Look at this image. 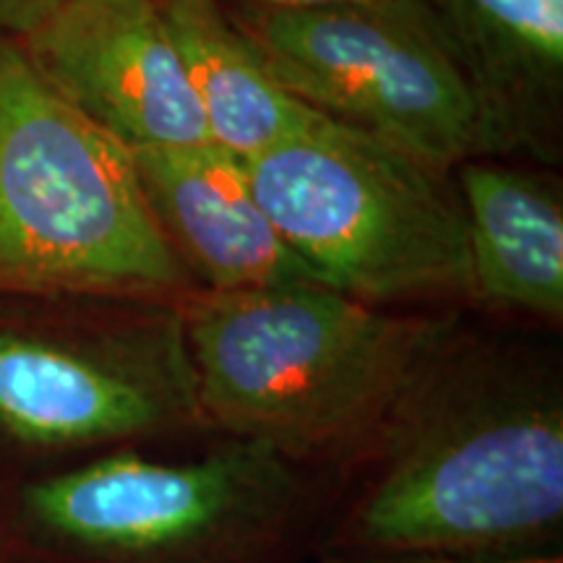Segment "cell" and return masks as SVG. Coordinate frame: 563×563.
<instances>
[{
    "mask_svg": "<svg viewBox=\"0 0 563 563\" xmlns=\"http://www.w3.org/2000/svg\"><path fill=\"white\" fill-rule=\"evenodd\" d=\"M180 327L201 420L285 462L344 452L386 426L452 332L319 282L196 292Z\"/></svg>",
    "mask_w": 563,
    "mask_h": 563,
    "instance_id": "6da1fadb",
    "label": "cell"
},
{
    "mask_svg": "<svg viewBox=\"0 0 563 563\" xmlns=\"http://www.w3.org/2000/svg\"><path fill=\"white\" fill-rule=\"evenodd\" d=\"M196 292L146 207L131 152L0 32V295L183 306Z\"/></svg>",
    "mask_w": 563,
    "mask_h": 563,
    "instance_id": "7a4b0ae2",
    "label": "cell"
},
{
    "mask_svg": "<svg viewBox=\"0 0 563 563\" xmlns=\"http://www.w3.org/2000/svg\"><path fill=\"white\" fill-rule=\"evenodd\" d=\"M405 420L350 514L365 555H534L563 519V412L551 394L439 386Z\"/></svg>",
    "mask_w": 563,
    "mask_h": 563,
    "instance_id": "3957f363",
    "label": "cell"
},
{
    "mask_svg": "<svg viewBox=\"0 0 563 563\" xmlns=\"http://www.w3.org/2000/svg\"><path fill=\"white\" fill-rule=\"evenodd\" d=\"M245 170L321 285L371 306L470 298L467 224L449 170L327 115Z\"/></svg>",
    "mask_w": 563,
    "mask_h": 563,
    "instance_id": "277c9868",
    "label": "cell"
},
{
    "mask_svg": "<svg viewBox=\"0 0 563 563\" xmlns=\"http://www.w3.org/2000/svg\"><path fill=\"white\" fill-rule=\"evenodd\" d=\"M222 9L274 79L321 115L449 173L481 159L473 95L428 0Z\"/></svg>",
    "mask_w": 563,
    "mask_h": 563,
    "instance_id": "5b68a950",
    "label": "cell"
},
{
    "mask_svg": "<svg viewBox=\"0 0 563 563\" xmlns=\"http://www.w3.org/2000/svg\"><path fill=\"white\" fill-rule=\"evenodd\" d=\"M290 498L287 462L256 443L194 462L112 454L45 477L24 493L42 530L131 561H183L249 540Z\"/></svg>",
    "mask_w": 563,
    "mask_h": 563,
    "instance_id": "8992f818",
    "label": "cell"
},
{
    "mask_svg": "<svg viewBox=\"0 0 563 563\" xmlns=\"http://www.w3.org/2000/svg\"><path fill=\"white\" fill-rule=\"evenodd\" d=\"M201 420L180 313L115 350L0 329V428L45 449L157 435Z\"/></svg>",
    "mask_w": 563,
    "mask_h": 563,
    "instance_id": "52a82bcc",
    "label": "cell"
},
{
    "mask_svg": "<svg viewBox=\"0 0 563 563\" xmlns=\"http://www.w3.org/2000/svg\"><path fill=\"white\" fill-rule=\"evenodd\" d=\"M16 40L42 81L129 152L209 141L157 0H66Z\"/></svg>",
    "mask_w": 563,
    "mask_h": 563,
    "instance_id": "ba28073f",
    "label": "cell"
},
{
    "mask_svg": "<svg viewBox=\"0 0 563 563\" xmlns=\"http://www.w3.org/2000/svg\"><path fill=\"white\" fill-rule=\"evenodd\" d=\"M131 157L162 238L199 292L319 282L266 217L235 154L207 141Z\"/></svg>",
    "mask_w": 563,
    "mask_h": 563,
    "instance_id": "9c48e42d",
    "label": "cell"
},
{
    "mask_svg": "<svg viewBox=\"0 0 563 563\" xmlns=\"http://www.w3.org/2000/svg\"><path fill=\"white\" fill-rule=\"evenodd\" d=\"M473 95L481 157L553 144L563 0H428Z\"/></svg>",
    "mask_w": 563,
    "mask_h": 563,
    "instance_id": "30bf717a",
    "label": "cell"
},
{
    "mask_svg": "<svg viewBox=\"0 0 563 563\" xmlns=\"http://www.w3.org/2000/svg\"><path fill=\"white\" fill-rule=\"evenodd\" d=\"M456 173L467 224L470 300L545 321L563 316V207L551 183L498 162Z\"/></svg>",
    "mask_w": 563,
    "mask_h": 563,
    "instance_id": "8fae6325",
    "label": "cell"
},
{
    "mask_svg": "<svg viewBox=\"0 0 563 563\" xmlns=\"http://www.w3.org/2000/svg\"><path fill=\"white\" fill-rule=\"evenodd\" d=\"M157 5L211 144L249 162L321 115L274 79L220 0H157Z\"/></svg>",
    "mask_w": 563,
    "mask_h": 563,
    "instance_id": "7c38bea8",
    "label": "cell"
},
{
    "mask_svg": "<svg viewBox=\"0 0 563 563\" xmlns=\"http://www.w3.org/2000/svg\"><path fill=\"white\" fill-rule=\"evenodd\" d=\"M66 0H0V32L24 37Z\"/></svg>",
    "mask_w": 563,
    "mask_h": 563,
    "instance_id": "4fadbf2b",
    "label": "cell"
},
{
    "mask_svg": "<svg viewBox=\"0 0 563 563\" xmlns=\"http://www.w3.org/2000/svg\"><path fill=\"white\" fill-rule=\"evenodd\" d=\"M334 563H563L559 555H509V559H470V555H361Z\"/></svg>",
    "mask_w": 563,
    "mask_h": 563,
    "instance_id": "5bb4252c",
    "label": "cell"
},
{
    "mask_svg": "<svg viewBox=\"0 0 563 563\" xmlns=\"http://www.w3.org/2000/svg\"><path fill=\"white\" fill-rule=\"evenodd\" d=\"M220 3H230V0H220ZM243 3L277 5V9H329V5H361L378 3V0H243Z\"/></svg>",
    "mask_w": 563,
    "mask_h": 563,
    "instance_id": "9a60e30c",
    "label": "cell"
}]
</instances>
